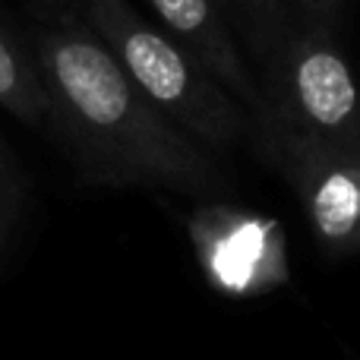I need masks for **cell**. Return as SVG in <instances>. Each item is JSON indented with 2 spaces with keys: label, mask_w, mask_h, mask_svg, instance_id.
<instances>
[{
  "label": "cell",
  "mask_w": 360,
  "mask_h": 360,
  "mask_svg": "<svg viewBox=\"0 0 360 360\" xmlns=\"http://www.w3.org/2000/svg\"><path fill=\"white\" fill-rule=\"evenodd\" d=\"M342 4L345 0H294V10H297L300 22L319 25V29L332 32V25L342 16Z\"/></svg>",
  "instance_id": "30bf717a"
},
{
  "label": "cell",
  "mask_w": 360,
  "mask_h": 360,
  "mask_svg": "<svg viewBox=\"0 0 360 360\" xmlns=\"http://www.w3.org/2000/svg\"><path fill=\"white\" fill-rule=\"evenodd\" d=\"M146 4L155 13L158 25L180 48L190 51L199 67L215 76L253 117L262 105L259 82L215 0H146Z\"/></svg>",
  "instance_id": "8992f818"
},
{
  "label": "cell",
  "mask_w": 360,
  "mask_h": 360,
  "mask_svg": "<svg viewBox=\"0 0 360 360\" xmlns=\"http://www.w3.org/2000/svg\"><path fill=\"white\" fill-rule=\"evenodd\" d=\"M25 13L51 120L89 180L174 190L202 202L231 190L221 162L133 86L73 0H25Z\"/></svg>",
  "instance_id": "6da1fadb"
},
{
  "label": "cell",
  "mask_w": 360,
  "mask_h": 360,
  "mask_svg": "<svg viewBox=\"0 0 360 360\" xmlns=\"http://www.w3.org/2000/svg\"><path fill=\"white\" fill-rule=\"evenodd\" d=\"M228 29L234 32L243 54H250L259 67L278 51V44L300 22L294 0H215Z\"/></svg>",
  "instance_id": "ba28073f"
},
{
  "label": "cell",
  "mask_w": 360,
  "mask_h": 360,
  "mask_svg": "<svg viewBox=\"0 0 360 360\" xmlns=\"http://www.w3.org/2000/svg\"><path fill=\"white\" fill-rule=\"evenodd\" d=\"M186 234L209 288L224 297H262L291 278L288 237L272 215L205 199L186 218Z\"/></svg>",
  "instance_id": "277c9868"
},
{
  "label": "cell",
  "mask_w": 360,
  "mask_h": 360,
  "mask_svg": "<svg viewBox=\"0 0 360 360\" xmlns=\"http://www.w3.org/2000/svg\"><path fill=\"white\" fill-rule=\"evenodd\" d=\"M130 82L202 149L228 152L253 133L250 111L158 22L127 0H73Z\"/></svg>",
  "instance_id": "7a4b0ae2"
},
{
  "label": "cell",
  "mask_w": 360,
  "mask_h": 360,
  "mask_svg": "<svg viewBox=\"0 0 360 360\" xmlns=\"http://www.w3.org/2000/svg\"><path fill=\"white\" fill-rule=\"evenodd\" d=\"M256 82L262 105L253 124L360 152V89L329 29L297 22Z\"/></svg>",
  "instance_id": "3957f363"
},
{
  "label": "cell",
  "mask_w": 360,
  "mask_h": 360,
  "mask_svg": "<svg viewBox=\"0 0 360 360\" xmlns=\"http://www.w3.org/2000/svg\"><path fill=\"white\" fill-rule=\"evenodd\" d=\"M0 105L16 120L41 127L51 120V105L32 48L0 19Z\"/></svg>",
  "instance_id": "52a82bcc"
},
{
  "label": "cell",
  "mask_w": 360,
  "mask_h": 360,
  "mask_svg": "<svg viewBox=\"0 0 360 360\" xmlns=\"http://www.w3.org/2000/svg\"><path fill=\"white\" fill-rule=\"evenodd\" d=\"M19 212H22V177H19L6 146L0 143V262H4L10 237L16 231Z\"/></svg>",
  "instance_id": "9c48e42d"
},
{
  "label": "cell",
  "mask_w": 360,
  "mask_h": 360,
  "mask_svg": "<svg viewBox=\"0 0 360 360\" xmlns=\"http://www.w3.org/2000/svg\"><path fill=\"white\" fill-rule=\"evenodd\" d=\"M253 143L291 184L329 253H360V152L294 136L278 127L253 124Z\"/></svg>",
  "instance_id": "5b68a950"
}]
</instances>
